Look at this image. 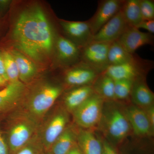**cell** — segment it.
Instances as JSON below:
<instances>
[{"instance_id":"obj_31","label":"cell","mask_w":154,"mask_h":154,"mask_svg":"<svg viewBox=\"0 0 154 154\" xmlns=\"http://www.w3.org/2000/svg\"><path fill=\"white\" fill-rule=\"evenodd\" d=\"M102 154H118L114 149L107 142L102 143Z\"/></svg>"},{"instance_id":"obj_5","label":"cell","mask_w":154,"mask_h":154,"mask_svg":"<svg viewBox=\"0 0 154 154\" xmlns=\"http://www.w3.org/2000/svg\"><path fill=\"white\" fill-rule=\"evenodd\" d=\"M104 99L95 92L83 104L74 110L75 121L85 128H91L98 124L102 116Z\"/></svg>"},{"instance_id":"obj_23","label":"cell","mask_w":154,"mask_h":154,"mask_svg":"<svg viewBox=\"0 0 154 154\" xmlns=\"http://www.w3.org/2000/svg\"><path fill=\"white\" fill-rule=\"evenodd\" d=\"M92 86L94 92L103 99H115L114 81L104 72L99 75Z\"/></svg>"},{"instance_id":"obj_27","label":"cell","mask_w":154,"mask_h":154,"mask_svg":"<svg viewBox=\"0 0 154 154\" xmlns=\"http://www.w3.org/2000/svg\"><path fill=\"white\" fill-rule=\"evenodd\" d=\"M44 151L40 138L36 135L27 144L14 154H42Z\"/></svg>"},{"instance_id":"obj_13","label":"cell","mask_w":154,"mask_h":154,"mask_svg":"<svg viewBox=\"0 0 154 154\" xmlns=\"http://www.w3.org/2000/svg\"><path fill=\"white\" fill-rule=\"evenodd\" d=\"M106 127L109 135L117 140L124 138L130 130V125L126 116L118 109L110 111L106 119Z\"/></svg>"},{"instance_id":"obj_20","label":"cell","mask_w":154,"mask_h":154,"mask_svg":"<svg viewBox=\"0 0 154 154\" xmlns=\"http://www.w3.org/2000/svg\"><path fill=\"white\" fill-rule=\"evenodd\" d=\"M11 54L17 63L19 79L22 82H28L36 74V66L28 57L17 51H13Z\"/></svg>"},{"instance_id":"obj_32","label":"cell","mask_w":154,"mask_h":154,"mask_svg":"<svg viewBox=\"0 0 154 154\" xmlns=\"http://www.w3.org/2000/svg\"><path fill=\"white\" fill-rule=\"evenodd\" d=\"M0 76L3 78L6 82L8 81V78L6 73L5 63L3 60L2 55L0 54Z\"/></svg>"},{"instance_id":"obj_11","label":"cell","mask_w":154,"mask_h":154,"mask_svg":"<svg viewBox=\"0 0 154 154\" xmlns=\"http://www.w3.org/2000/svg\"><path fill=\"white\" fill-rule=\"evenodd\" d=\"M100 73V72L81 61L75 67L68 70L65 76V80L70 86L79 87L92 85Z\"/></svg>"},{"instance_id":"obj_28","label":"cell","mask_w":154,"mask_h":154,"mask_svg":"<svg viewBox=\"0 0 154 154\" xmlns=\"http://www.w3.org/2000/svg\"><path fill=\"white\" fill-rule=\"evenodd\" d=\"M140 7L143 20H154L153 0H140Z\"/></svg>"},{"instance_id":"obj_26","label":"cell","mask_w":154,"mask_h":154,"mask_svg":"<svg viewBox=\"0 0 154 154\" xmlns=\"http://www.w3.org/2000/svg\"><path fill=\"white\" fill-rule=\"evenodd\" d=\"M134 81L122 80L114 81V96L115 99H126L131 94Z\"/></svg>"},{"instance_id":"obj_34","label":"cell","mask_w":154,"mask_h":154,"mask_svg":"<svg viewBox=\"0 0 154 154\" xmlns=\"http://www.w3.org/2000/svg\"><path fill=\"white\" fill-rule=\"evenodd\" d=\"M67 154H83L79 146L75 145Z\"/></svg>"},{"instance_id":"obj_16","label":"cell","mask_w":154,"mask_h":154,"mask_svg":"<svg viewBox=\"0 0 154 154\" xmlns=\"http://www.w3.org/2000/svg\"><path fill=\"white\" fill-rule=\"evenodd\" d=\"M25 86L19 81L11 82L0 91V112L12 107L22 97Z\"/></svg>"},{"instance_id":"obj_1","label":"cell","mask_w":154,"mask_h":154,"mask_svg":"<svg viewBox=\"0 0 154 154\" xmlns=\"http://www.w3.org/2000/svg\"><path fill=\"white\" fill-rule=\"evenodd\" d=\"M13 36L19 49L37 60L50 53L54 45L52 28L39 7L21 13L15 25Z\"/></svg>"},{"instance_id":"obj_10","label":"cell","mask_w":154,"mask_h":154,"mask_svg":"<svg viewBox=\"0 0 154 154\" xmlns=\"http://www.w3.org/2000/svg\"><path fill=\"white\" fill-rule=\"evenodd\" d=\"M154 38L151 33L142 32L135 27L128 26L117 41L126 51L134 54L139 48L153 45Z\"/></svg>"},{"instance_id":"obj_9","label":"cell","mask_w":154,"mask_h":154,"mask_svg":"<svg viewBox=\"0 0 154 154\" xmlns=\"http://www.w3.org/2000/svg\"><path fill=\"white\" fill-rule=\"evenodd\" d=\"M60 25L66 34L80 48L93 41V33L88 21H68L62 20Z\"/></svg>"},{"instance_id":"obj_25","label":"cell","mask_w":154,"mask_h":154,"mask_svg":"<svg viewBox=\"0 0 154 154\" xmlns=\"http://www.w3.org/2000/svg\"><path fill=\"white\" fill-rule=\"evenodd\" d=\"M6 73L11 82L19 81V73L14 57L9 52L5 51L2 54Z\"/></svg>"},{"instance_id":"obj_2","label":"cell","mask_w":154,"mask_h":154,"mask_svg":"<svg viewBox=\"0 0 154 154\" xmlns=\"http://www.w3.org/2000/svg\"><path fill=\"white\" fill-rule=\"evenodd\" d=\"M36 120L29 115L15 120L9 132L8 144L10 154L15 153L36 135L38 127Z\"/></svg>"},{"instance_id":"obj_36","label":"cell","mask_w":154,"mask_h":154,"mask_svg":"<svg viewBox=\"0 0 154 154\" xmlns=\"http://www.w3.org/2000/svg\"><path fill=\"white\" fill-rule=\"evenodd\" d=\"M42 154H52L50 152H43Z\"/></svg>"},{"instance_id":"obj_8","label":"cell","mask_w":154,"mask_h":154,"mask_svg":"<svg viewBox=\"0 0 154 154\" xmlns=\"http://www.w3.org/2000/svg\"><path fill=\"white\" fill-rule=\"evenodd\" d=\"M128 26L121 9L93 36V41L112 43L118 40Z\"/></svg>"},{"instance_id":"obj_14","label":"cell","mask_w":154,"mask_h":154,"mask_svg":"<svg viewBox=\"0 0 154 154\" xmlns=\"http://www.w3.org/2000/svg\"><path fill=\"white\" fill-rule=\"evenodd\" d=\"M135 134L144 136L148 134L152 129L147 113L137 107H131L127 109L125 115Z\"/></svg>"},{"instance_id":"obj_3","label":"cell","mask_w":154,"mask_h":154,"mask_svg":"<svg viewBox=\"0 0 154 154\" xmlns=\"http://www.w3.org/2000/svg\"><path fill=\"white\" fill-rule=\"evenodd\" d=\"M154 63L137 56L132 61L118 65L109 66L103 72L115 81L128 80L135 81L144 78L146 74L152 69Z\"/></svg>"},{"instance_id":"obj_6","label":"cell","mask_w":154,"mask_h":154,"mask_svg":"<svg viewBox=\"0 0 154 154\" xmlns=\"http://www.w3.org/2000/svg\"><path fill=\"white\" fill-rule=\"evenodd\" d=\"M111 44L110 42L91 41L81 48V61L98 72H103L109 66L108 52Z\"/></svg>"},{"instance_id":"obj_24","label":"cell","mask_w":154,"mask_h":154,"mask_svg":"<svg viewBox=\"0 0 154 154\" xmlns=\"http://www.w3.org/2000/svg\"><path fill=\"white\" fill-rule=\"evenodd\" d=\"M137 55L131 54L126 51L122 47L118 41L111 43L108 52L109 66L118 65L132 61Z\"/></svg>"},{"instance_id":"obj_4","label":"cell","mask_w":154,"mask_h":154,"mask_svg":"<svg viewBox=\"0 0 154 154\" xmlns=\"http://www.w3.org/2000/svg\"><path fill=\"white\" fill-rule=\"evenodd\" d=\"M62 89L59 86L44 85L33 93L28 105L29 115L34 119L44 116L60 96Z\"/></svg>"},{"instance_id":"obj_33","label":"cell","mask_w":154,"mask_h":154,"mask_svg":"<svg viewBox=\"0 0 154 154\" xmlns=\"http://www.w3.org/2000/svg\"><path fill=\"white\" fill-rule=\"evenodd\" d=\"M148 117L152 129L154 128V109L152 106L150 107L148 113H147Z\"/></svg>"},{"instance_id":"obj_19","label":"cell","mask_w":154,"mask_h":154,"mask_svg":"<svg viewBox=\"0 0 154 154\" xmlns=\"http://www.w3.org/2000/svg\"><path fill=\"white\" fill-rule=\"evenodd\" d=\"M77 137L83 154H102V144L91 131H81Z\"/></svg>"},{"instance_id":"obj_30","label":"cell","mask_w":154,"mask_h":154,"mask_svg":"<svg viewBox=\"0 0 154 154\" xmlns=\"http://www.w3.org/2000/svg\"><path fill=\"white\" fill-rule=\"evenodd\" d=\"M0 154H10L8 144L0 131Z\"/></svg>"},{"instance_id":"obj_17","label":"cell","mask_w":154,"mask_h":154,"mask_svg":"<svg viewBox=\"0 0 154 154\" xmlns=\"http://www.w3.org/2000/svg\"><path fill=\"white\" fill-rule=\"evenodd\" d=\"M131 95L134 102L141 107H148L153 103V93L148 87L144 78L134 81Z\"/></svg>"},{"instance_id":"obj_35","label":"cell","mask_w":154,"mask_h":154,"mask_svg":"<svg viewBox=\"0 0 154 154\" xmlns=\"http://www.w3.org/2000/svg\"><path fill=\"white\" fill-rule=\"evenodd\" d=\"M6 82V81L5 80L0 76V86L2 85L5 84Z\"/></svg>"},{"instance_id":"obj_21","label":"cell","mask_w":154,"mask_h":154,"mask_svg":"<svg viewBox=\"0 0 154 154\" xmlns=\"http://www.w3.org/2000/svg\"><path fill=\"white\" fill-rule=\"evenodd\" d=\"M76 135L70 128H65L56 140L49 151L52 154H67L76 144Z\"/></svg>"},{"instance_id":"obj_15","label":"cell","mask_w":154,"mask_h":154,"mask_svg":"<svg viewBox=\"0 0 154 154\" xmlns=\"http://www.w3.org/2000/svg\"><path fill=\"white\" fill-rule=\"evenodd\" d=\"M58 58L64 64L81 60V48L67 38L60 36L56 41Z\"/></svg>"},{"instance_id":"obj_18","label":"cell","mask_w":154,"mask_h":154,"mask_svg":"<svg viewBox=\"0 0 154 154\" xmlns=\"http://www.w3.org/2000/svg\"><path fill=\"white\" fill-rule=\"evenodd\" d=\"M94 93L92 85L81 86L73 89L65 98L67 108L70 111H73Z\"/></svg>"},{"instance_id":"obj_29","label":"cell","mask_w":154,"mask_h":154,"mask_svg":"<svg viewBox=\"0 0 154 154\" xmlns=\"http://www.w3.org/2000/svg\"><path fill=\"white\" fill-rule=\"evenodd\" d=\"M136 28L139 29L142 28L147 30L148 33L154 34V20H143Z\"/></svg>"},{"instance_id":"obj_12","label":"cell","mask_w":154,"mask_h":154,"mask_svg":"<svg viewBox=\"0 0 154 154\" xmlns=\"http://www.w3.org/2000/svg\"><path fill=\"white\" fill-rule=\"evenodd\" d=\"M67 120L66 114L63 112L57 113L50 119L40 138L45 152L49 151L56 140L63 132Z\"/></svg>"},{"instance_id":"obj_22","label":"cell","mask_w":154,"mask_h":154,"mask_svg":"<svg viewBox=\"0 0 154 154\" xmlns=\"http://www.w3.org/2000/svg\"><path fill=\"white\" fill-rule=\"evenodd\" d=\"M128 26L137 28L143 21L140 7V0H125L121 8Z\"/></svg>"},{"instance_id":"obj_7","label":"cell","mask_w":154,"mask_h":154,"mask_svg":"<svg viewBox=\"0 0 154 154\" xmlns=\"http://www.w3.org/2000/svg\"><path fill=\"white\" fill-rule=\"evenodd\" d=\"M125 0H102L98 2L97 10L87 20L93 35L121 10Z\"/></svg>"}]
</instances>
